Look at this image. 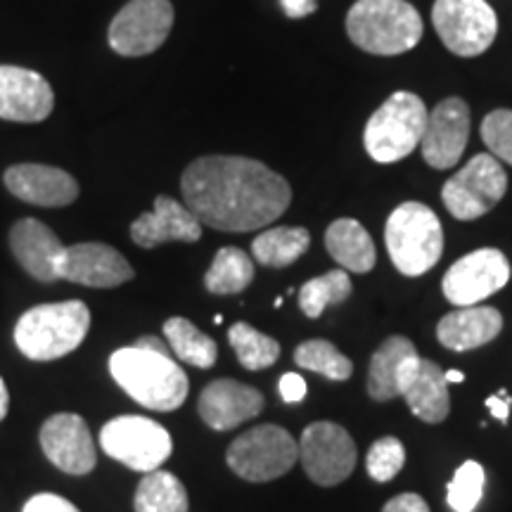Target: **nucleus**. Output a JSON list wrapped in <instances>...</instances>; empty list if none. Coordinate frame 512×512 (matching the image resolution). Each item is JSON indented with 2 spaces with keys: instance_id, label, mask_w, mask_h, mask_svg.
Masks as SVG:
<instances>
[{
  "instance_id": "f257e3e1",
  "label": "nucleus",
  "mask_w": 512,
  "mask_h": 512,
  "mask_svg": "<svg viewBox=\"0 0 512 512\" xmlns=\"http://www.w3.org/2000/svg\"><path fill=\"white\" fill-rule=\"evenodd\" d=\"M181 192L202 226L221 233L271 226L292 202V188L283 176L256 159L235 155L195 159L183 171Z\"/></svg>"
},
{
  "instance_id": "f03ea898",
  "label": "nucleus",
  "mask_w": 512,
  "mask_h": 512,
  "mask_svg": "<svg viewBox=\"0 0 512 512\" xmlns=\"http://www.w3.org/2000/svg\"><path fill=\"white\" fill-rule=\"evenodd\" d=\"M110 373L133 401L157 413L181 408L190 392L188 375L169 351L145 349L138 344L117 349L110 356Z\"/></svg>"
},
{
  "instance_id": "7ed1b4c3",
  "label": "nucleus",
  "mask_w": 512,
  "mask_h": 512,
  "mask_svg": "<svg viewBox=\"0 0 512 512\" xmlns=\"http://www.w3.org/2000/svg\"><path fill=\"white\" fill-rule=\"evenodd\" d=\"M347 34L370 55H403L420 43L425 27L408 0H356L347 15Z\"/></svg>"
},
{
  "instance_id": "20e7f679",
  "label": "nucleus",
  "mask_w": 512,
  "mask_h": 512,
  "mask_svg": "<svg viewBox=\"0 0 512 512\" xmlns=\"http://www.w3.org/2000/svg\"><path fill=\"white\" fill-rule=\"evenodd\" d=\"M91 330V311L79 299L34 306L17 320V349L31 361H57L83 344Z\"/></svg>"
},
{
  "instance_id": "39448f33",
  "label": "nucleus",
  "mask_w": 512,
  "mask_h": 512,
  "mask_svg": "<svg viewBox=\"0 0 512 512\" xmlns=\"http://www.w3.org/2000/svg\"><path fill=\"white\" fill-rule=\"evenodd\" d=\"M389 259L408 278L432 271L444 254V228L439 216L422 202H403L384 226Z\"/></svg>"
},
{
  "instance_id": "423d86ee",
  "label": "nucleus",
  "mask_w": 512,
  "mask_h": 512,
  "mask_svg": "<svg viewBox=\"0 0 512 512\" xmlns=\"http://www.w3.org/2000/svg\"><path fill=\"white\" fill-rule=\"evenodd\" d=\"M425 102L411 91H396L368 119L363 145L377 164H394L418 150L427 128Z\"/></svg>"
},
{
  "instance_id": "0eeeda50",
  "label": "nucleus",
  "mask_w": 512,
  "mask_h": 512,
  "mask_svg": "<svg viewBox=\"0 0 512 512\" xmlns=\"http://www.w3.org/2000/svg\"><path fill=\"white\" fill-rule=\"evenodd\" d=\"M299 444L285 427L256 425L226 451V463L245 482H273L297 465Z\"/></svg>"
},
{
  "instance_id": "6e6552de",
  "label": "nucleus",
  "mask_w": 512,
  "mask_h": 512,
  "mask_svg": "<svg viewBox=\"0 0 512 512\" xmlns=\"http://www.w3.org/2000/svg\"><path fill=\"white\" fill-rule=\"evenodd\" d=\"M508 190V174L494 155H475L441 188V202L458 221H475L489 214Z\"/></svg>"
},
{
  "instance_id": "1a4fd4ad",
  "label": "nucleus",
  "mask_w": 512,
  "mask_h": 512,
  "mask_svg": "<svg viewBox=\"0 0 512 512\" xmlns=\"http://www.w3.org/2000/svg\"><path fill=\"white\" fill-rule=\"evenodd\" d=\"M100 446L110 458L147 475L169 460L174 439L155 420L143 415H121L102 427Z\"/></svg>"
},
{
  "instance_id": "9d476101",
  "label": "nucleus",
  "mask_w": 512,
  "mask_h": 512,
  "mask_svg": "<svg viewBox=\"0 0 512 512\" xmlns=\"http://www.w3.org/2000/svg\"><path fill=\"white\" fill-rule=\"evenodd\" d=\"M432 22L441 43L458 57L486 53L498 34V17L486 0H437Z\"/></svg>"
},
{
  "instance_id": "9b49d317",
  "label": "nucleus",
  "mask_w": 512,
  "mask_h": 512,
  "mask_svg": "<svg viewBox=\"0 0 512 512\" xmlns=\"http://www.w3.org/2000/svg\"><path fill=\"white\" fill-rule=\"evenodd\" d=\"M174 27L171 0H128L112 19L107 41L121 57H143L155 53Z\"/></svg>"
},
{
  "instance_id": "f8f14e48",
  "label": "nucleus",
  "mask_w": 512,
  "mask_h": 512,
  "mask_svg": "<svg viewBox=\"0 0 512 512\" xmlns=\"http://www.w3.org/2000/svg\"><path fill=\"white\" fill-rule=\"evenodd\" d=\"M299 458L313 484L337 486L354 472L358 451L351 434L337 422H311L299 441Z\"/></svg>"
},
{
  "instance_id": "ddd939ff",
  "label": "nucleus",
  "mask_w": 512,
  "mask_h": 512,
  "mask_svg": "<svg viewBox=\"0 0 512 512\" xmlns=\"http://www.w3.org/2000/svg\"><path fill=\"white\" fill-rule=\"evenodd\" d=\"M510 280V261L501 249L484 247L465 254L448 268L441 290L453 306H477L501 292Z\"/></svg>"
},
{
  "instance_id": "4468645a",
  "label": "nucleus",
  "mask_w": 512,
  "mask_h": 512,
  "mask_svg": "<svg viewBox=\"0 0 512 512\" xmlns=\"http://www.w3.org/2000/svg\"><path fill=\"white\" fill-rule=\"evenodd\" d=\"M470 140V107L463 98H446L427 117L422 136V159L432 169H453Z\"/></svg>"
},
{
  "instance_id": "2eb2a0df",
  "label": "nucleus",
  "mask_w": 512,
  "mask_h": 512,
  "mask_svg": "<svg viewBox=\"0 0 512 512\" xmlns=\"http://www.w3.org/2000/svg\"><path fill=\"white\" fill-rule=\"evenodd\" d=\"M41 448L50 463L67 475H88L98 465L91 430L76 413L50 415L41 427Z\"/></svg>"
},
{
  "instance_id": "dca6fc26",
  "label": "nucleus",
  "mask_w": 512,
  "mask_h": 512,
  "mask_svg": "<svg viewBox=\"0 0 512 512\" xmlns=\"http://www.w3.org/2000/svg\"><path fill=\"white\" fill-rule=\"evenodd\" d=\"M133 266L126 256L105 242H79L64 249L60 264V280L95 287V290H112L133 280Z\"/></svg>"
},
{
  "instance_id": "f3484780",
  "label": "nucleus",
  "mask_w": 512,
  "mask_h": 512,
  "mask_svg": "<svg viewBox=\"0 0 512 512\" xmlns=\"http://www.w3.org/2000/svg\"><path fill=\"white\" fill-rule=\"evenodd\" d=\"M55 107V93L46 76L34 69L0 64V119L38 124Z\"/></svg>"
},
{
  "instance_id": "a211bd4d",
  "label": "nucleus",
  "mask_w": 512,
  "mask_h": 512,
  "mask_svg": "<svg viewBox=\"0 0 512 512\" xmlns=\"http://www.w3.org/2000/svg\"><path fill=\"white\" fill-rule=\"evenodd\" d=\"M197 411L211 430L228 432L264 411V394L249 384L221 377L202 389Z\"/></svg>"
},
{
  "instance_id": "6ab92c4d",
  "label": "nucleus",
  "mask_w": 512,
  "mask_h": 512,
  "mask_svg": "<svg viewBox=\"0 0 512 512\" xmlns=\"http://www.w3.org/2000/svg\"><path fill=\"white\" fill-rule=\"evenodd\" d=\"M3 183L10 195L36 207H69L79 197L76 178L57 166L15 164L5 171Z\"/></svg>"
},
{
  "instance_id": "aec40b11",
  "label": "nucleus",
  "mask_w": 512,
  "mask_h": 512,
  "mask_svg": "<svg viewBox=\"0 0 512 512\" xmlns=\"http://www.w3.org/2000/svg\"><path fill=\"white\" fill-rule=\"evenodd\" d=\"M10 249L19 261V266L27 271L38 283H55L60 280V264L64 247L60 238L46 223L38 219H22L10 230Z\"/></svg>"
},
{
  "instance_id": "412c9836",
  "label": "nucleus",
  "mask_w": 512,
  "mask_h": 512,
  "mask_svg": "<svg viewBox=\"0 0 512 512\" xmlns=\"http://www.w3.org/2000/svg\"><path fill=\"white\" fill-rule=\"evenodd\" d=\"M418 349L408 337L392 335L377 347L368 366V394L375 401H392L420 370Z\"/></svg>"
},
{
  "instance_id": "4be33fe9",
  "label": "nucleus",
  "mask_w": 512,
  "mask_h": 512,
  "mask_svg": "<svg viewBox=\"0 0 512 512\" xmlns=\"http://www.w3.org/2000/svg\"><path fill=\"white\" fill-rule=\"evenodd\" d=\"M202 228L200 219L185 204L159 195L155 209L145 211L131 223V238L138 247L152 249L162 242H197L202 238Z\"/></svg>"
},
{
  "instance_id": "5701e85b",
  "label": "nucleus",
  "mask_w": 512,
  "mask_h": 512,
  "mask_svg": "<svg viewBox=\"0 0 512 512\" xmlns=\"http://www.w3.org/2000/svg\"><path fill=\"white\" fill-rule=\"evenodd\" d=\"M503 330V316L494 306H458L437 323V339L441 347L472 351L494 342Z\"/></svg>"
},
{
  "instance_id": "b1692460",
  "label": "nucleus",
  "mask_w": 512,
  "mask_h": 512,
  "mask_svg": "<svg viewBox=\"0 0 512 512\" xmlns=\"http://www.w3.org/2000/svg\"><path fill=\"white\" fill-rule=\"evenodd\" d=\"M408 408L415 418H420L427 425H439L451 413V396H448V382L444 370L437 361L422 358L420 370L413 375V380L403 387L401 392Z\"/></svg>"
},
{
  "instance_id": "393cba45",
  "label": "nucleus",
  "mask_w": 512,
  "mask_h": 512,
  "mask_svg": "<svg viewBox=\"0 0 512 512\" xmlns=\"http://www.w3.org/2000/svg\"><path fill=\"white\" fill-rule=\"evenodd\" d=\"M325 247L347 273H370L377 261L373 238L354 219L332 221L325 230Z\"/></svg>"
},
{
  "instance_id": "a878e982",
  "label": "nucleus",
  "mask_w": 512,
  "mask_h": 512,
  "mask_svg": "<svg viewBox=\"0 0 512 512\" xmlns=\"http://www.w3.org/2000/svg\"><path fill=\"white\" fill-rule=\"evenodd\" d=\"M311 235L306 228L280 226L264 230L252 242V256L256 264L268 268H287L309 252Z\"/></svg>"
},
{
  "instance_id": "bb28decb",
  "label": "nucleus",
  "mask_w": 512,
  "mask_h": 512,
  "mask_svg": "<svg viewBox=\"0 0 512 512\" xmlns=\"http://www.w3.org/2000/svg\"><path fill=\"white\" fill-rule=\"evenodd\" d=\"M164 339L169 349L174 351L178 361L188 363V366L209 370L216 366L219 358V347L209 335L195 328L188 318L174 316L164 323Z\"/></svg>"
},
{
  "instance_id": "cd10ccee",
  "label": "nucleus",
  "mask_w": 512,
  "mask_h": 512,
  "mask_svg": "<svg viewBox=\"0 0 512 512\" xmlns=\"http://www.w3.org/2000/svg\"><path fill=\"white\" fill-rule=\"evenodd\" d=\"M133 508L136 512H188V491L171 472L152 470L140 479Z\"/></svg>"
},
{
  "instance_id": "c85d7f7f",
  "label": "nucleus",
  "mask_w": 512,
  "mask_h": 512,
  "mask_svg": "<svg viewBox=\"0 0 512 512\" xmlns=\"http://www.w3.org/2000/svg\"><path fill=\"white\" fill-rule=\"evenodd\" d=\"M254 280V261L238 247H221L211 261L204 285L211 294H240Z\"/></svg>"
},
{
  "instance_id": "c756f323",
  "label": "nucleus",
  "mask_w": 512,
  "mask_h": 512,
  "mask_svg": "<svg viewBox=\"0 0 512 512\" xmlns=\"http://www.w3.org/2000/svg\"><path fill=\"white\" fill-rule=\"evenodd\" d=\"M354 292L349 273L344 268L311 278L309 283L302 285L299 290V309L304 311L306 318H320L323 311L332 304H344Z\"/></svg>"
},
{
  "instance_id": "7c9ffc66",
  "label": "nucleus",
  "mask_w": 512,
  "mask_h": 512,
  "mask_svg": "<svg viewBox=\"0 0 512 512\" xmlns=\"http://www.w3.org/2000/svg\"><path fill=\"white\" fill-rule=\"evenodd\" d=\"M230 347L238 354V361L247 370H264L271 368L280 358V342L278 339L264 335L249 323H235L228 330Z\"/></svg>"
},
{
  "instance_id": "2f4dec72",
  "label": "nucleus",
  "mask_w": 512,
  "mask_h": 512,
  "mask_svg": "<svg viewBox=\"0 0 512 512\" xmlns=\"http://www.w3.org/2000/svg\"><path fill=\"white\" fill-rule=\"evenodd\" d=\"M294 363L311 373L328 377L332 382L349 380L354 373V363L328 339H309V342L299 344L294 349Z\"/></svg>"
},
{
  "instance_id": "473e14b6",
  "label": "nucleus",
  "mask_w": 512,
  "mask_h": 512,
  "mask_svg": "<svg viewBox=\"0 0 512 512\" xmlns=\"http://www.w3.org/2000/svg\"><path fill=\"white\" fill-rule=\"evenodd\" d=\"M486 472L477 460H465L446 486V501L453 512H475L484 496Z\"/></svg>"
},
{
  "instance_id": "72a5a7b5",
  "label": "nucleus",
  "mask_w": 512,
  "mask_h": 512,
  "mask_svg": "<svg viewBox=\"0 0 512 512\" xmlns=\"http://www.w3.org/2000/svg\"><path fill=\"white\" fill-rule=\"evenodd\" d=\"M403 463H406V448L396 437H382L368 448L366 467L375 482H392L401 472Z\"/></svg>"
},
{
  "instance_id": "f704fd0d",
  "label": "nucleus",
  "mask_w": 512,
  "mask_h": 512,
  "mask_svg": "<svg viewBox=\"0 0 512 512\" xmlns=\"http://www.w3.org/2000/svg\"><path fill=\"white\" fill-rule=\"evenodd\" d=\"M482 140L489 147V155L498 162L512 166V110H494L482 121Z\"/></svg>"
},
{
  "instance_id": "c9c22d12",
  "label": "nucleus",
  "mask_w": 512,
  "mask_h": 512,
  "mask_svg": "<svg viewBox=\"0 0 512 512\" xmlns=\"http://www.w3.org/2000/svg\"><path fill=\"white\" fill-rule=\"evenodd\" d=\"M22 512H81L72 501L57 494H36L29 498Z\"/></svg>"
},
{
  "instance_id": "e433bc0d",
  "label": "nucleus",
  "mask_w": 512,
  "mask_h": 512,
  "mask_svg": "<svg viewBox=\"0 0 512 512\" xmlns=\"http://www.w3.org/2000/svg\"><path fill=\"white\" fill-rule=\"evenodd\" d=\"M382 512H432V510L420 494H411V491H408V494H399L394 496L392 501L384 503Z\"/></svg>"
},
{
  "instance_id": "4c0bfd02",
  "label": "nucleus",
  "mask_w": 512,
  "mask_h": 512,
  "mask_svg": "<svg viewBox=\"0 0 512 512\" xmlns=\"http://www.w3.org/2000/svg\"><path fill=\"white\" fill-rule=\"evenodd\" d=\"M280 396L287 403H297L306 396V380L297 373H285L280 377Z\"/></svg>"
},
{
  "instance_id": "58836bf2",
  "label": "nucleus",
  "mask_w": 512,
  "mask_h": 512,
  "mask_svg": "<svg viewBox=\"0 0 512 512\" xmlns=\"http://www.w3.org/2000/svg\"><path fill=\"white\" fill-rule=\"evenodd\" d=\"M280 5L290 19L309 17L318 10V0H280Z\"/></svg>"
},
{
  "instance_id": "ea45409f",
  "label": "nucleus",
  "mask_w": 512,
  "mask_h": 512,
  "mask_svg": "<svg viewBox=\"0 0 512 512\" xmlns=\"http://www.w3.org/2000/svg\"><path fill=\"white\" fill-rule=\"evenodd\" d=\"M510 403H512V399L508 396V392H505V389H501V392L486 399V408H489V411L494 413V418H498L505 425V422H508Z\"/></svg>"
},
{
  "instance_id": "a19ab883",
  "label": "nucleus",
  "mask_w": 512,
  "mask_h": 512,
  "mask_svg": "<svg viewBox=\"0 0 512 512\" xmlns=\"http://www.w3.org/2000/svg\"><path fill=\"white\" fill-rule=\"evenodd\" d=\"M8 411H10V392H8V387H5L3 377H0V422L5 420Z\"/></svg>"
},
{
  "instance_id": "79ce46f5",
  "label": "nucleus",
  "mask_w": 512,
  "mask_h": 512,
  "mask_svg": "<svg viewBox=\"0 0 512 512\" xmlns=\"http://www.w3.org/2000/svg\"><path fill=\"white\" fill-rule=\"evenodd\" d=\"M444 377H446L448 384H460L465 380V375L460 373V370H448V373H444Z\"/></svg>"
}]
</instances>
